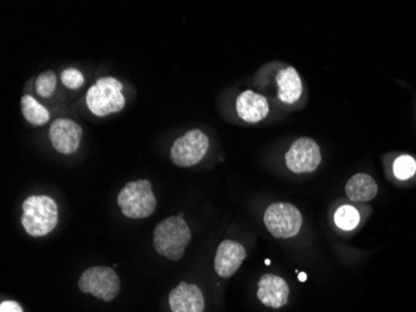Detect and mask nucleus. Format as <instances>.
I'll return each mask as SVG.
<instances>
[{"label": "nucleus", "instance_id": "1", "mask_svg": "<svg viewBox=\"0 0 416 312\" xmlns=\"http://www.w3.org/2000/svg\"><path fill=\"white\" fill-rule=\"evenodd\" d=\"M59 220L58 204L48 195H32L23 202L21 225L30 236L40 238L52 233Z\"/></svg>", "mask_w": 416, "mask_h": 312}, {"label": "nucleus", "instance_id": "2", "mask_svg": "<svg viewBox=\"0 0 416 312\" xmlns=\"http://www.w3.org/2000/svg\"><path fill=\"white\" fill-rule=\"evenodd\" d=\"M191 241V230L184 220V214L171 216L158 224L153 231V248L158 254L172 261H179Z\"/></svg>", "mask_w": 416, "mask_h": 312}, {"label": "nucleus", "instance_id": "3", "mask_svg": "<svg viewBox=\"0 0 416 312\" xmlns=\"http://www.w3.org/2000/svg\"><path fill=\"white\" fill-rule=\"evenodd\" d=\"M86 104L96 117H106L121 111L125 106L121 83L111 76L101 78L88 91Z\"/></svg>", "mask_w": 416, "mask_h": 312}, {"label": "nucleus", "instance_id": "4", "mask_svg": "<svg viewBox=\"0 0 416 312\" xmlns=\"http://www.w3.org/2000/svg\"><path fill=\"white\" fill-rule=\"evenodd\" d=\"M117 204L124 215L130 219H143L153 215L158 202L148 180L127 183L117 196Z\"/></svg>", "mask_w": 416, "mask_h": 312}, {"label": "nucleus", "instance_id": "5", "mask_svg": "<svg viewBox=\"0 0 416 312\" xmlns=\"http://www.w3.org/2000/svg\"><path fill=\"white\" fill-rule=\"evenodd\" d=\"M79 289L102 301L110 302L120 292V279L117 272L106 266H94L83 272Z\"/></svg>", "mask_w": 416, "mask_h": 312}, {"label": "nucleus", "instance_id": "6", "mask_svg": "<svg viewBox=\"0 0 416 312\" xmlns=\"http://www.w3.org/2000/svg\"><path fill=\"white\" fill-rule=\"evenodd\" d=\"M264 224L277 238H293L299 233L303 217L299 210L287 202H275L264 212Z\"/></svg>", "mask_w": 416, "mask_h": 312}, {"label": "nucleus", "instance_id": "7", "mask_svg": "<svg viewBox=\"0 0 416 312\" xmlns=\"http://www.w3.org/2000/svg\"><path fill=\"white\" fill-rule=\"evenodd\" d=\"M208 150V138L201 130H190L174 140L171 159L181 168L198 164Z\"/></svg>", "mask_w": 416, "mask_h": 312}, {"label": "nucleus", "instance_id": "8", "mask_svg": "<svg viewBox=\"0 0 416 312\" xmlns=\"http://www.w3.org/2000/svg\"><path fill=\"white\" fill-rule=\"evenodd\" d=\"M321 161V148L313 139L295 140L288 153L285 154L287 168L295 174L311 173L319 166Z\"/></svg>", "mask_w": 416, "mask_h": 312}, {"label": "nucleus", "instance_id": "9", "mask_svg": "<svg viewBox=\"0 0 416 312\" xmlns=\"http://www.w3.org/2000/svg\"><path fill=\"white\" fill-rule=\"evenodd\" d=\"M49 138L58 153L70 155L79 149L83 129L70 119H57L50 127Z\"/></svg>", "mask_w": 416, "mask_h": 312}, {"label": "nucleus", "instance_id": "10", "mask_svg": "<svg viewBox=\"0 0 416 312\" xmlns=\"http://www.w3.org/2000/svg\"><path fill=\"white\" fill-rule=\"evenodd\" d=\"M247 253L241 243L225 240L220 243L215 256V270L221 277H231L241 267Z\"/></svg>", "mask_w": 416, "mask_h": 312}, {"label": "nucleus", "instance_id": "11", "mask_svg": "<svg viewBox=\"0 0 416 312\" xmlns=\"http://www.w3.org/2000/svg\"><path fill=\"white\" fill-rule=\"evenodd\" d=\"M170 307L172 312H202L205 300L198 286L181 282L170 292Z\"/></svg>", "mask_w": 416, "mask_h": 312}, {"label": "nucleus", "instance_id": "12", "mask_svg": "<svg viewBox=\"0 0 416 312\" xmlns=\"http://www.w3.org/2000/svg\"><path fill=\"white\" fill-rule=\"evenodd\" d=\"M257 296L266 306L280 308L288 302L290 286L280 276L267 274L259 280Z\"/></svg>", "mask_w": 416, "mask_h": 312}, {"label": "nucleus", "instance_id": "13", "mask_svg": "<svg viewBox=\"0 0 416 312\" xmlns=\"http://www.w3.org/2000/svg\"><path fill=\"white\" fill-rule=\"evenodd\" d=\"M238 117L247 122H258L268 115V101L258 93L243 91L236 100Z\"/></svg>", "mask_w": 416, "mask_h": 312}, {"label": "nucleus", "instance_id": "14", "mask_svg": "<svg viewBox=\"0 0 416 312\" xmlns=\"http://www.w3.org/2000/svg\"><path fill=\"white\" fill-rule=\"evenodd\" d=\"M275 80L280 88L278 98L280 101L285 104H293L295 101L299 100L303 85L298 71L293 67L280 70Z\"/></svg>", "mask_w": 416, "mask_h": 312}, {"label": "nucleus", "instance_id": "15", "mask_svg": "<svg viewBox=\"0 0 416 312\" xmlns=\"http://www.w3.org/2000/svg\"><path fill=\"white\" fill-rule=\"evenodd\" d=\"M345 192L352 202H370L378 194V185L370 175L357 174L349 179Z\"/></svg>", "mask_w": 416, "mask_h": 312}, {"label": "nucleus", "instance_id": "16", "mask_svg": "<svg viewBox=\"0 0 416 312\" xmlns=\"http://www.w3.org/2000/svg\"><path fill=\"white\" fill-rule=\"evenodd\" d=\"M21 111L27 122L34 127H42L50 120V112L45 106L42 105L32 96H24L21 98Z\"/></svg>", "mask_w": 416, "mask_h": 312}, {"label": "nucleus", "instance_id": "17", "mask_svg": "<svg viewBox=\"0 0 416 312\" xmlns=\"http://www.w3.org/2000/svg\"><path fill=\"white\" fill-rule=\"evenodd\" d=\"M334 221L337 224L338 228L342 229L344 231H352L358 226L360 216L355 207L343 205L335 212Z\"/></svg>", "mask_w": 416, "mask_h": 312}, {"label": "nucleus", "instance_id": "18", "mask_svg": "<svg viewBox=\"0 0 416 312\" xmlns=\"http://www.w3.org/2000/svg\"><path fill=\"white\" fill-rule=\"evenodd\" d=\"M394 174L399 180H408L416 174V161L410 155H401L394 163Z\"/></svg>", "mask_w": 416, "mask_h": 312}, {"label": "nucleus", "instance_id": "19", "mask_svg": "<svg viewBox=\"0 0 416 312\" xmlns=\"http://www.w3.org/2000/svg\"><path fill=\"white\" fill-rule=\"evenodd\" d=\"M55 88H57V75L54 74L52 70L44 71L37 76L35 81V91L42 98L53 96Z\"/></svg>", "mask_w": 416, "mask_h": 312}, {"label": "nucleus", "instance_id": "20", "mask_svg": "<svg viewBox=\"0 0 416 312\" xmlns=\"http://www.w3.org/2000/svg\"><path fill=\"white\" fill-rule=\"evenodd\" d=\"M61 81L70 91H76L84 85L85 78L79 70L75 69V68H68L61 73Z\"/></svg>", "mask_w": 416, "mask_h": 312}, {"label": "nucleus", "instance_id": "21", "mask_svg": "<svg viewBox=\"0 0 416 312\" xmlns=\"http://www.w3.org/2000/svg\"><path fill=\"white\" fill-rule=\"evenodd\" d=\"M0 312H23V308L16 301H4L0 305Z\"/></svg>", "mask_w": 416, "mask_h": 312}, {"label": "nucleus", "instance_id": "22", "mask_svg": "<svg viewBox=\"0 0 416 312\" xmlns=\"http://www.w3.org/2000/svg\"><path fill=\"white\" fill-rule=\"evenodd\" d=\"M298 279H299V281H306L307 274H304V272H300L299 276H298Z\"/></svg>", "mask_w": 416, "mask_h": 312}, {"label": "nucleus", "instance_id": "23", "mask_svg": "<svg viewBox=\"0 0 416 312\" xmlns=\"http://www.w3.org/2000/svg\"><path fill=\"white\" fill-rule=\"evenodd\" d=\"M264 262H266V265H271V260H266Z\"/></svg>", "mask_w": 416, "mask_h": 312}]
</instances>
